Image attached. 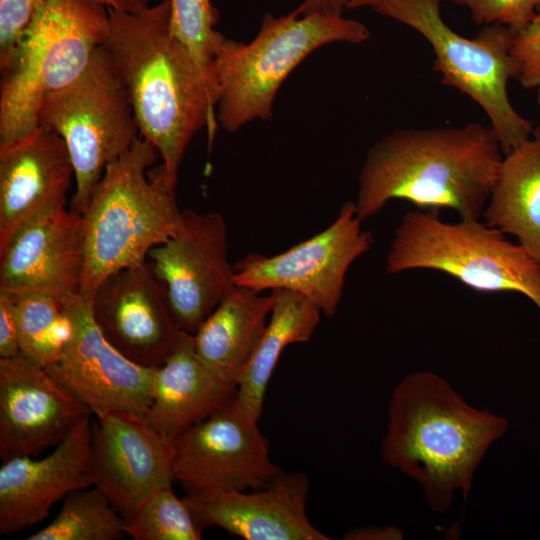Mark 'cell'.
Here are the masks:
<instances>
[{
	"instance_id": "6da1fadb",
	"label": "cell",
	"mask_w": 540,
	"mask_h": 540,
	"mask_svg": "<svg viewBox=\"0 0 540 540\" xmlns=\"http://www.w3.org/2000/svg\"><path fill=\"white\" fill-rule=\"evenodd\" d=\"M103 47L129 94L140 136L155 147L158 169L175 188L193 135L205 127L213 143L216 80L171 32L169 0L136 12L108 9Z\"/></svg>"
},
{
	"instance_id": "7a4b0ae2",
	"label": "cell",
	"mask_w": 540,
	"mask_h": 540,
	"mask_svg": "<svg viewBox=\"0 0 540 540\" xmlns=\"http://www.w3.org/2000/svg\"><path fill=\"white\" fill-rule=\"evenodd\" d=\"M503 156L493 129L479 122L392 131L366 155L354 201L357 215L363 222L400 199L480 219Z\"/></svg>"
},
{
	"instance_id": "3957f363",
	"label": "cell",
	"mask_w": 540,
	"mask_h": 540,
	"mask_svg": "<svg viewBox=\"0 0 540 540\" xmlns=\"http://www.w3.org/2000/svg\"><path fill=\"white\" fill-rule=\"evenodd\" d=\"M508 421L469 405L431 371L405 376L394 388L381 458L423 489L429 507L445 513L455 493L467 499L475 472Z\"/></svg>"
},
{
	"instance_id": "277c9868",
	"label": "cell",
	"mask_w": 540,
	"mask_h": 540,
	"mask_svg": "<svg viewBox=\"0 0 540 540\" xmlns=\"http://www.w3.org/2000/svg\"><path fill=\"white\" fill-rule=\"evenodd\" d=\"M155 147L139 136L109 163L82 214L85 264L80 295L90 299L114 272L142 264L155 246L180 229L183 210L157 168Z\"/></svg>"
},
{
	"instance_id": "5b68a950",
	"label": "cell",
	"mask_w": 540,
	"mask_h": 540,
	"mask_svg": "<svg viewBox=\"0 0 540 540\" xmlns=\"http://www.w3.org/2000/svg\"><path fill=\"white\" fill-rule=\"evenodd\" d=\"M108 9L93 0H46L0 68V145L33 133L43 98L76 80L104 43Z\"/></svg>"
},
{
	"instance_id": "8992f818",
	"label": "cell",
	"mask_w": 540,
	"mask_h": 540,
	"mask_svg": "<svg viewBox=\"0 0 540 540\" xmlns=\"http://www.w3.org/2000/svg\"><path fill=\"white\" fill-rule=\"evenodd\" d=\"M369 37L368 28L357 20L342 14L302 16L298 8L277 18L265 13L250 43L221 34L213 59L217 123L234 132L256 118L269 119L279 87L306 56L328 43L359 44Z\"/></svg>"
},
{
	"instance_id": "52a82bcc",
	"label": "cell",
	"mask_w": 540,
	"mask_h": 540,
	"mask_svg": "<svg viewBox=\"0 0 540 540\" xmlns=\"http://www.w3.org/2000/svg\"><path fill=\"white\" fill-rule=\"evenodd\" d=\"M445 273L483 293L517 292L540 312V262L480 219L446 222L421 209L402 217L386 256V271Z\"/></svg>"
},
{
	"instance_id": "ba28073f",
	"label": "cell",
	"mask_w": 540,
	"mask_h": 540,
	"mask_svg": "<svg viewBox=\"0 0 540 540\" xmlns=\"http://www.w3.org/2000/svg\"><path fill=\"white\" fill-rule=\"evenodd\" d=\"M441 0H378L374 10L420 33L435 55L434 70L444 85L456 88L485 112L503 154L525 142L532 123L512 106L507 84L515 78L511 54L514 32L500 24L489 25L474 38L454 32L440 13Z\"/></svg>"
},
{
	"instance_id": "9c48e42d",
	"label": "cell",
	"mask_w": 540,
	"mask_h": 540,
	"mask_svg": "<svg viewBox=\"0 0 540 540\" xmlns=\"http://www.w3.org/2000/svg\"><path fill=\"white\" fill-rule=\"evenodd\" d=\"M38 124L65 142L76 183L70 210L81 215L106 166L140 136L129 94L103 45L76 80L43 98Z\"/></svg>"
},
{
	"instance_id": "30bf717a",
	"label": "cell",
	"mask_w": 540,
	"mask_h": 540,
	"mask_svg": "<svg viewBox=\"0 0 540 540\" xmlns=\"http://www.w3.org/2000/svg\"><path fill=\"white\" fill-rule=\"evenodd\" d=\"M355 202H345L321 232L273 256L248 254L234 267V282L258 292L276 289L299 293L331 317L341 302L351 265L372 246Z\"/></svg>"
},
{
	"instance_id": "8fae6325",
	"label": "cell",
	"mask_w": 540,
	"mask_h": 540,
	"mask_svg": "<svg viewBox=\"0 0 540 540\" xmlns=\"http://www.w3.org/2000/svg\"><path fill=\"white\" fill-rule=\"evenodd\" d=\"M259 419L232 397L172 439L173 471L187 493L255 490L283 470L270 457Z\"/></svg>"
},
{
	"instance_id": "7c38bea8",
	"label": "cell",
	"mask_w": 540,
	"mask_h": 540,
	"mask_svg": "<svg viewBox=\"0 0 540 540\" xmlns=\"http://www.w3.org/2000/svg\"><path fill=\"white\" fill-rule=\"evenodd\" d=\"M70 336L56 362L45 367L95 417L113 412L145 416L153 399L155 369L118 351L94 320L91 300L64 301Z\"/></svg>"
},
{
	"instance_id": "4fadbf2b",
	"label": "cell",
	"mask_w": 540,
	"mask_h": 540,
	"mask_svg": "<svg viewBox=\"0 0 540 540\" xmlns=\"http://www.w3.org/2000/svg\"><path fill=\"white\" fill-rule=\"evenodd\" d=\"M147 262L165 287L177 326L191 334L236 286L227 226L216 212L184 209L178 232L152 248Z\"/></svg>"
},
{
	"instance_id": "5bb4252c",
	"label": "cell",
	"mask_w": 540,
	"mask_h": 540,
	"mask_svg": "<svg viewBox=\"0 0 540 540\" xmlns=\"http://www.w3.org/2000/svg\"><path fill=\"white\" fill-rule=\"evenodd\" d=\"M91 476L127 522L148 495L175 481L172 439L138 414L121 411L96 417Z\"/></svg>"
},
{
	"instance_id": "9a60e30c",
	"label": "cell",
	"mask_w": 540,
	"mask_h": 540,
	"mask_svg": "<svg viewBox=\"0 0 540 540\" xmlns=\"http://www.w3.org/2000/svg\"><path fill=\"white\" fill-rule=\"evenodd\" d=\"M90 410L45 367L22 353L0 358V459L37 457L57 446Z\"/></svg>"
},
{
	"instance_id": "2e32d148",
	"label": "cell",
	"mask_w": 540,
	"mask_h": 540,
	"mask_svg": "<svg viewBox=\"0 0 540 540\" xmlns=\"http://www.w3.org/2000/svg\"><path fill=\"white\" fill-rule=\"evenodd\" d=\"M91 309L106 339L144 367L163 364L181 332L165 287L147 261L109 275L93 293Z\"/></svg>"
},
{
	"instance_id": "e0dca14e",
	"label": "cell",
	"mask_w": 540,
	"mask_h": 540,
	"mask_svg": "<svg viewBox=\"0 0 540 540\" xmlns=\"http://www.w3.org/2000/svg\"><path fill=\"white\" fill-rule=\"evenodd\" d=\"M85 264L83 217L65 204L23 224L0 250V292L80 295Z\"/></svg>"
},
{
	"instance_id": "ac0fdd59",
	"label": "cell",
	"mask_w": 540,
	"mask_h": 540,
	"mask_svg": "<svg viewBox=\"0 0 540 540\" xmlns=\"http://www.w3.org/2000/svg\"><path fill=\"white\" fill-rule=\"evenodd\" d=\"M309 478L302 472H282L255 490L187 493L183 497L196 523L245 540H330L309 519L306 503Z\"/></svg>"
},
{
	"instance_id": "d6986e66",
	"label": "cell",
	"mask_w": 540,
	"mask_h": 540,
	"mask_svg": "<svg viewBox=\"0 0 540 540\" xmlns=\"http://www.w3.org/2000/svg\"><path fill=\"white\" fill-rule=\"evenodd\" d=\"M91 416L84 418L48 456L14 457L2 462L0 534H14L46 520L56 502L73 491L93 486Z\"/></svg>"
},
{
	"instance_id": "ffe728a7",
	"label": "cell",
	"mask_w": 540,
	"mask_h": 540,
	"mask_svg": "<svg viewBox=\"0 0 540 540\" xmlns=\"http://www.w3.org/2000/svg\"><path fill=\"white\" fill-rule=\"evenodd\" d=\"M72 176L68 149L53 131L39 126L0 145V250L27 221L66 204Z\"/></svg>"
},
{
	"instance_id": "44dd1931",
	"label": "cell",
	"mask_w": 540,
	"mask_h": 540,
	"mask_svg": "<svg viewBox=\"0 0 540 540\" xmlns=\"http://www.w3.org/2000/svg\"><path fill=\"white\" fill-rule=\"evenodd\" d=\"M235 392L201 363L193 334L181 331L166 360L155 369L153 399L144 418L173 439L225 405Z\"/></svg>"
},
{
	"instance_id": "7402d4cb",
	"label": "cell",
	"mask_w": 540,
	"mask_h": 540,
	"mask_svg": "<svg viewBox=\"0 0 540 540\" xmlns=\"http://www.w3.org/2000/svg\"><path fill=\"white\" fill-rule=\"evenodd\" d=\"M273 302L272 292L236 285L193 334L199 360L226 386L236 390Z\"/></svg>"
},
{
	"instance_id": "603a6c76",
	"label": "cell",
	"mask_w": 540,
	"mask_h": 540,
	"mask_svg": "<svg viewBox=\"0 0 540 540\" xmlns=\"http://www.w3.org/2000/svg\"><path fill=\"white\" fill-rule=\"evenodd\" d=\"M482 218L540 262V126L503 156Z\"/></svg>"
},
{
	"instance_id": "cb8c5ba5",
	"label": "cell",
	"mask_w": 540,
	"mask_h": 540,
	"mask_svg": "<svg viewBox=\"0 0 540 540\" xmlns=\"http://www.w3.org/2000/svg\"><path fill=\"white\" fill-rule=\"evenodd\" d=\"M270 292L274 302L269 320L233 396L257 419L262 416L267 387L283 350L308 342L322 314L316 304L299 293L285 289Z\"/></svg>"
},
{
	"instance_id": "d4e9b609",
	"label": "cell",
	"mask_w": 540,
	"mask_h": 540,
	"mask_svg": "<svg viewBox=\"0 0 540 540\" xmlns=\"http://www.w3.org/2000/svg\"><path fill=\"white\" fill-rule=\"evenodd\" d=\"M126 522L97 486L71 492L57 516L28 540H117Z\"/></svg>"
},
{
	"instance_id": "484cf974",
	"label": "cell",
	"mask_w": 540,
	"mask_h": 540,
	"mask_svg": "<svg viewBox=\"0 0 540 540\" xmlns=\"http://www.w3.org/2000/svg\"><path fill=\"white\" fill-rule=\"evenodd\" d=\"M13 297L21 353L43 367L56 362L71 332L64 301L45 293Z\"/></svg>"
},
{
	"instance_id": "4316f807",
	"label": "cell",
	"mask_w": 540,
	"mask_h": 540,
	"mask_svg": "<svg viewBox=\"0 0 540 540\" xmlns=\"http://www.w3.org/2000/svg\"><path fill=\"white\" fill-rule=\"evenodd\" d=\"M125 533L135 540H200L203 530L184 499L168 485L145 498L126 522Z\"/></svg>"
},
{
	"instance_id": "83f0119b",
	"label": "cell",
	"mask_w": 540,
	"mask_h": 540,
	"mask_svg": "<svg viewBox=\"0 0 540 540\" xmlns=\"http://www.w3.org/2000/svg\"><path fill=\"white\" fill-rule=\"evenodd\" d=\"M169 2L171 32L186 46L202 69L215 79L213 59L221 36L214 30L219 19L218 11L211 0Z\"/></svg>"
},
{
	"instance_id": "f1b7e54d",
	"label": "cell",
	"mask_w": 540,
	"mask_h": 540,
	"mask_svg": "<svg viewBox=\"0 0 540 540\" xmlns=\"http://www.w3.org/2000/svg\"><path fill=\"white\" fill-rule=\"evenodd\" d=\"M468 8L479 25L500 24L513 32L524 28L537 13L540 0H441Z\"/></svg>"
},
{
	"instance_id": "f546056e",
	"label": "cell",
	"mask_w": 540,
	"mask_h": 540,
	"mask_svg": "<svg viewBox=\"0 0 540 540\" xmlns=\"http://www.w3.org/2000/svg\"><path fill=\"white\" fill-rule=\"evenodd\" d=\"M511 54L516 65L515 79L524 88L540 86V13L521 30L514 32Z\"/></svg>"
},
{
	"instance_id": "4dcf8cb0",
	"label": "cell",
	"mask_w": 540,
	"mask_h": 540,
	"mask_svg": "<svg viewBox=\"0 0 540 540\" xmlns=\"http://www.w3.org/2000/svg\"><path fill=\"white\" fill-rule=\"evenodd\" d=\"M46 0H0V68L8 62L38 7Z\"/></svg>"
},
{
	"instance_id": "1f68e13d",
	"label": "cell",
	"mask_w": 540,
	"mask_h": 540,
	"mask_svg": "<svg viewBox=\"0 0 540 540\" xmlns=\"http://www.w3.org/2000/svg\"><path fill=\"white\" fill-rule=\"evenodd\" d=\"M20 353L15 299L0 292V358H11Z\"/></svg>"
},
{
	"instance_id": "d6a6232c",
	"label": "cell",
	"mask_w": 540,
	"mask_h": 540,
	"mask_svg": "<svg viewBox=\"0 0 540 540\" xmlns=\"http://www.w3.org/2000/svg\"><path fill=\"white\" fill-rule=\"evenodd\" d=\"M402 532L396 527H362L348 531L346 540H396L402 539Z\"/></svg>"
},
{
	"instance_id": "836d02e7",
	"label": "cell",
	"mask_w": 540,
	"mask_h": 540,
	"mask_svg": "<svg viewBox=\"0 0 540 540\" xmlns=\"http://www.w3.org/2000/svg\"><path fill=\"white\" fill-rule=\"evenodd\" d=\"M347 0H303L298 10L302 16L316 13L342 14Z\"/></svg>"
},
{
	"instance_id": "e575fe53",
	"label": "cell",
	"mask_w": 540,
	"mask_h": 540,
	"mask_svg": "<svg viewBox=\"0 0 540 540\" xmlns=\"http://www.w3.org/2000/svg\"><path fill=\"white\" fill-rule=\"evenodd\" d=\"M107 9L122 11V12H136L147 6H149L150 0H93Z\"/></svg>"
},
{
	"instance_id": "d590c367",
	"label": "cell",
	"mask_w": 540,
	"mask_h": 540,
	"mask_svg": "<svg viewBox=\"0 0 540 540\" xmlns=\"http://www.w3.org/2000/svg\"><path fill=\"white\" fill-rule=\"evenodd\" d=\"M378 0H347L348 8H359L364 6L374 7Z\"/></svg>"
},
{
	"instance_id": "8d00e7d4",
	"label": "cell",
	"mask_w": 540,
	"mask_h": 540,
	"mask_svg": "<svg viewBox=\"0 0 540 540\" xmlns=\"http://www.w3.org/2000/svg\"><path fill=\"white\" fill-rule=\"evenodd\" d=\"M537 102L540 105V86L538 87Z\"/></svg>"
},
{
	"instance_id": "74e56055",
	"label": "cell",
	"mask_w": 540,
	"mask_h": 540,
	"mask_svg": "<svg viewBox=\"0 0 540 540\" xmlns=\"http://www.w3.org/2000/svg\"><path fill=\"white\" fill-rule=\"evenodd\" d=\"M537 13H540V3L537 6Z\"/></svg>"
}]
</instances>
